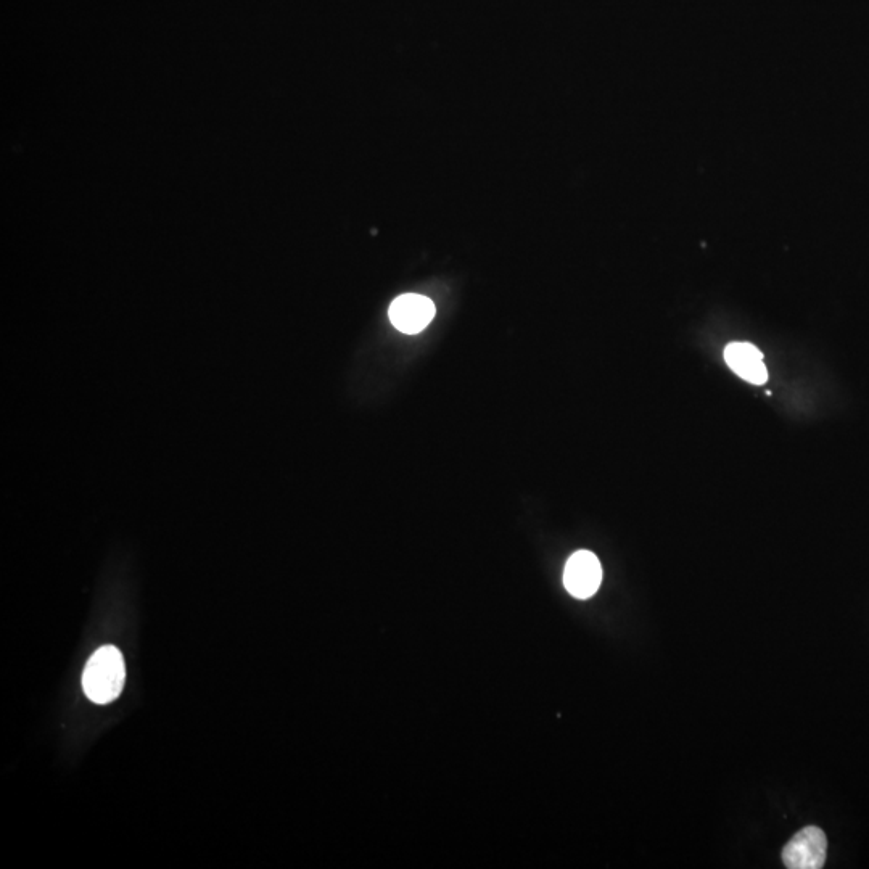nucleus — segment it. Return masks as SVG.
Segmentation results:
<instances>
[{
	"instance_id": "f257e3e1",
	"label": "nucleus",
	"mask_w": 869,
	"mask_h": 869,
	"mask_svg": "<svg viewBox=\"0 0 869 869\" xmlns=\"http://www.w3.org/2000/svg\"><path fill=\"white\" fill-rule=\"evenodd\" d=\"M126 681L123 655L113 646L92 654L83 673V689L95 704H110L120 696Z\"/></svg>"
},
{
	"instance_id": "f03ea898",
	"label": "nucleus",
	"mask_w": 869,
	"mask_h": 869,
	"mask_svg": "<svg viewBox=\"0 0 869 869\" xmlns=\"http://www.w3.org/2000/svg\"><path fill=\"white\" fill-rule=\"evenodd\" d=\"M828 839L816 826H808L792 837L783 849L784 866L789 869H820L826 863Z\"/></svg>"
},
{
	"instance_id": "7ed1b4c3",
	"label": "nucleus",
	"mask_w": 869,
	"mask_h": 869,
	"mask_svg": "<svg viewBox=\"0 0 869 869\" xmlns=\"http://www.w3.org/2000/svg\"><path fill=\"white\" fill-rule=\"evenodd\" d=\"M435 305L430 298L419 293H404L393 301L388 316L396 329L403 334H419L435 318Z\"/></svg>"
},
{
	"instance_id": "20e7f679",
	"label": "nucleus",
	"mask_w": 869,
	"mask_h": 869,
	"mask_svg": "<svg viewBox=\"0 0 869 869\" xmlns=\"http://www.w3.org/2000/svg\"><path fill=\"white\" fill-rule=\"evenodd\" d=\"M602 581V567L593 552L577 551L565 564L564 585L573 598L588 599L596 594Z\"/></svg>"
},
{
	"instance_id": "39448f33",
	"label": "nucleus",
	"mask_w": 869,
	"mask_h": 869,
	"mask_svg": "<svg viewBox=\"0 0 869 869\" xmlns=\"http://www.w3.org/2000/svg\"><path fill=\"white\" fill-rule=\"evenodd\" d=\"M725 359L728 366L749 384H765L768 379L767 366L763 355L750 343L736 342L726 346Z\"/></svg>"
}]
</instances>
